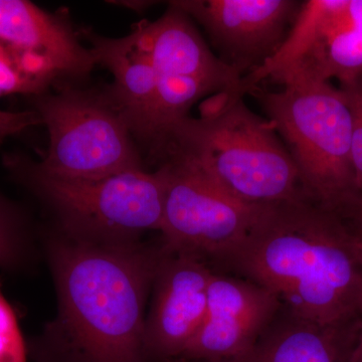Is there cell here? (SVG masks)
Listing matches in <instances>:
<instances>
[{"mask_svg":"<svg viewBox=\"0 0 362 362\" xmlns=\"http://www.w3.org/2000/svg\"><path fill=\"white\" fill-rule=\"evenodd\" d=\"M161 251L63 235L49 245L58 313L30 343L35 362H149L145 306Z\"/></svg>","mask_w":362,"mask_h":362,"instance_id":"obj_1","label":"cell"},{"mask_svg":"<svg viewBox=\"0 0 362 362\" xmlns=\"http://www.w3.org/2000/svg\"><path fill=\"white\" fill-rule=\"evenodd\" d=\"M351 228L311 199L267 204L228 261L302 320L341 332L362 316V267Z\"/></svg>","mask_w":362,"mask_h":362,"instance_id":"obj_2","label":"cell"},{"mask_svg":"<svg viewBox=\"0 0 362 362\" xmlns=\"http://www.w3.org/2000/svg\"><path fill=\"white\" fill-rule=\"evenodd\" d=\"M239 86L209 98L202 105L199 118L188 116L176 125L159 160L168 154L185 157L247 204L307 197L296 165L273 124L252 112Z\"/></svg>","mask_w":362,"mask_h":362,"instance_id":"obj_3","label":"cell"},{"mask_svg":"<svg viewBox=\"0 0 362 362\" xmlns=\"http://www.w3.org/2000/svg\"><path fill=\"white\" fill-rule=\"evenodd\" d=\"M282 90H250L284 139L312 202L346 218L356 204L352 163L354 119L346 97L330 82L301 76L278 81Z\"/></svg>","mask_w":362,"mask_h":362,"instance_id":"obj_4","label":"cell"},{"mask_svg":"<svg viewBox=\"0 0 362 362\" xmlns=\"http://www.w3.org/2000/svg\"><path fill=\"white\" fill-rule=\"evenodd\" d=\"M28 181L56 213L65 235L101 243L138 242L160 230L164 180L159 169L124 171L96 180L47 175L35 164Z\"/></svg>","mask_w":362,"mask_h":362,"instance_id":"obj_5","label":"cell"},{"mask_svg":"<svg viewBox=\"0 0 362 362\" xmlns=\"http://www.w3.org/2000/svg\"><path fill=\"white\" fill-rule=\"evenodd\" d=\"M49 145L37 168L47 175L96 180L142 169L134 136L107 93L64 87L39 95L37 110Z\"/></svg>","mask_w":362,"mask_h":362,"instance_id":"obj_6","label":"cell"},{"mask_svg":"<svg viewBox=\"0 0 362 362\" xmlns=\"http://www.w3.org/2000/svg\"><path fill=\"white\" fill-rule=\"evenodd\" d=\"M158 169L164 180V247L202 259L232 257L251 235L267 204L240 201L177 154L164 156Z\"/></svg>","mask_w":362,"mask_h":362,"instance_id":"obj_7","label":"cell"},{"mask_svg":"<svg viewBox=\"0 0 362 362\" xmlns=\"http://www.w3.org/2000/svg\"><path fill=\"white\" fill-rule=\"evenodd\" d=\"M301 76L340 87L362 78V0H310L302 4L289 37L263 68L246 77L256 87L272 78Z\"/></svg>","mask_w":362,"mask_h":362,"instance_id":"obj_8","label":"cell"},{"mask_svg":"<svg viewBox=\"0 0 362 362\" xmlns=\"http://www.w3.org/2000/svg\"><path fill=\"white\" fill-rule=\"evenodd\" d=\"M206 30L220 59L243 78L263 68L289 37L303 2L295 0H177Z\"/></svg>","mask_w":362,"mask_h":362,"instance_id":"obj_9","label":"cell"},{"mask_svg":"<svg viewBox=\"0 0 362 362\" xmlns=\"http://www.w3.org/2000/svg\"><path fill=\"white\" fill-rule=\"evenodd\" d=\"M213 275L202 258L162 249L152 285L153 299L145 318L144 349L149 362L183 356L206 316Z\"/></svg>","mask_w":362,"mask_h":362,"instance_id":"obj_10","label":"cell"},{"mask_svg":"<svg viewBox=\"0 0 362 362\" xmlns=\"http://www.w3.org/2000/svg\"><path fill=\"white\" fill-rule=\"evenodd\" d=\"M280 303L273 293L256 283L214 273L206 316L180 358L232 362L246 356L271 325Z\"/></svg>","mask_w":362,"mask_h":362,"instance_id":"obj_11","label":"cell"},{"mask_svg":"<svg viewBox=\"0 0 362 362\" xmlns=\"http://www.w3.org/2000/svg\"><path fill=\"white\" fill-rule=\"evenodd\" d=\"M139 26L157 76L201 81L216 94L242 83V76L211 52L192 18L173 2L160 18Z\"/></svg>","mask_w":362,"mask_h":362,"instance_id":"obj_12","label":"cell"},{"mask_svg":"<svg viewBox=\"0 0 362 362\" xmlns=\"http://www.w3.org/2000/svg\"><path fill=\"white\" fill-rule=\"evenodd\" d=\"M0 40L45 59L59 78L87 77L97 65L64 14L25 0H0Z\"/></svg>","mask_w":362,"mask_h":362,"instance_id":"obj_13","label":"cell"},{"mask_svg":"<svg viewBox=\"0 0 362 362\" xmlns=\"http://www.w3.org/2000/svg\"><path fill=\"white\" fill-rule=\"evenodd\" d=\"M96 64L106 66L114 76L107 93L127 121L131 132L144 140L156 99L157 75L143 39L139 25L120 39L101 37L86 30Z\"/></svg>","mask_w":362,"mask_h":362,"instance_id":"obj_14","label":"cell"},{"mask_svg":"<svg viewBox=\"0 0 362 362\" xmlns=\"http://www.w3.org/2000/svg\"><path fill=\"white\" fill-rule=\"evenodd\" d=\"M269 328L246 356L232 362H347L352 343L340 332L297 318Z\"/></svg>","mask_w":362,"mask_h":362,"instance_id":"obj_15","label":"cell"},{"mask_svg":"<svg viewBox=\"0 0 362 362\" xmlns=\"http://www.w3.org/2000/svg\"><path fill=\"white\" fill-rule=\"evenodd\" d=\"M59 78L49 62L0 40V97L45 92Z\"/></svg>","mask_w":362,"mask_h":362,"instance_id":"obj_16","label":"cell"},{"mask_svg":"<svg viewBox=\"0 0 362 362\" xmlns=\"http://www.w3.org/2000/svg\"><path fill=\"white\" fill-rule=\"evenodd\" d=\"M25 240L18 216L0 197V268H16L25 255Z\"/></svg>","mask_w":362,"mask_h":362,"instance_id":"obj_17","label":"cell"},{"mask_svg":"<svg viewBox=\"0 0 362 362\" xmlns=\"http://www.w3.org/2000/svg\"><path fill=\"white\" fill-rule=\"evenodd\" d=\"M0 362H26V347L16 314L1 292L0 282Z\"/></svg>","mask_w":362,"mask_h":362,"instance_id":"obj_18","label":"cell"},{"mask_svg":"<svg viewBox=\"0 0 362 362\" xmlns=\"http://www.w3.org/2000/svg\"><path fill=\"white\" fill-rule=\"evenodd\" d=\"M42 124L37 111L7 112L0 110V141L30 126Z\"/></svg>","mask_w":362,"mask_h":362,"instance_id":"obj_19","label":"cell"},{"mask_svg":"<svg viewBox=\"0 0 362 362\" xmlns=\"http://www.w3.org/2000/svg\"><path fill=\"white\" fill-rule=\"evenodd\" d=\"M346 97L354 119V131L362 135V78L339 88Z\"/></svg>","mask_w":362,"mask_h":362,"instance_id":"obj_20","label":"cell"},{"mask_svg":"<svg viewBox=\"0 0 362 362\" xmlns=\"http://www.w3.org/2000/svg\"><path fill=\"white\" fill-rule=\"evenodd\" d=\"M356 332V337L352 340L351 349L347 362H362V316Z\"/></svg>","mask_w":362,"mask_h":362,"instance_id":"obj_21","label":"cell"},{"mask_svg":"<svg viewBox=\"0 0 362 362\" xmlns=\"http://www.w3.org/2000/svg\"><path fill=\"white\" fill-rule=\"evenodd\" d=\"M345 221H350L351 226H354L351 230L362 232V202L356 204Z\"/></svg>","mask_w":362,"mask_h":362,"instance_id":"obj_22","label":"cell"},{"mask_svg":"<svg viewBox=\"0 0 362 362\" xmlns=\"http://www.w3.org/2000/svg\"><path fill=\"white\" fill-rule=\"evenodd\" d=\"M351 232L352 247H354L357 259H358L359 264H361L362 267V232L354 230H351Z\"/></svg>","mask_w":362,"mask_h":362,"instance_id":"obj_23","label":"cell"},{"mask_svg":"<svg viewBox=\"0 0 362 362\" xmlns=\"http://www.w3.org/2000/svg\"><path fill=\"white\" fill-rule=\"evenodd\" d=\"M113 4H119V6L129 7V8L134 9L137 11H143L147 7L151 6L153 2L151 1H119L113 2Z\"/></svg>","mask_w":362,"mask_h":362,"instance_id":"obj_24","label":"cell"},{"mask_svg":"<svg viewBox=\"0 0 362 362\" xmlns=\"http://www.w3.org/2000/svg\"><path fill=\"white\" fill-rule=\"evenodd\" d=\"M168 362H189V361H187V359H185V358H176V359H173V361H170Z\"/></svg>","mask_w":362,"mask_h":362,"instance_id":"obj_25","label":"cell"}]
</instances>
